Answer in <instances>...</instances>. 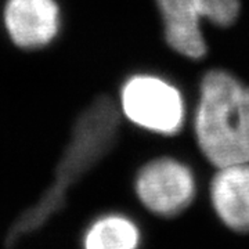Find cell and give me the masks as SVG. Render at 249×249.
Instances as JSON below:
<instances>
[{"mask_svg": "<svg viewBox=\"0 0 249 249\" xmlns=\"http://www.w3.org/2000/svg\"><path fill=\"white\" fill-rule=\"evenodd\" d=\"M194 132L205 158L217 168L249 163V88L224 71L201 82Z\"/></svg>", "mask_w": 249, "mask_h": 249, "instance_id": "cell-1", "label": "cell"}, {"mask_svg": "<svg viewBox=\"0 0 249 249\" xmlns=\"http://www.w3.org/2000/svg\"><path fill=\"white\" fill-rule=\"evenodd\" d=\"M119 127V109L108 97L96 100L80 116L73 140L62 160L55 186L34 209L22 214L11 227L6 247L13 248L22 235L36 230L60 206L65 188L96 165L115 142Z\"/></svg>", "mask_w": 249, "mask_h": 249, "instance_id": "cell-2", "label": "cell"}, {"mask_svg": "<svg viewBox=\"0 0 249 249\" xmlns=\"http://www.w3.org/2000/svg\"><path fill=\"white\" fill-rule=\"evenodd\" d=\"M168 45L191 60L206 54L201 19L229 27L240 14V0H157Z\"/></svg>", "mask_w": 249, "mask_h": 249, "instance_id": "cell-3", "label": "cell"}, {"mask_svg": "<svg viewBox=\"0 0 249 249\" xmlns=\"http://www.w3.org/2000/svg\"><path fill=\"white\" fill-rule=\"evenodd\" d=\"M124 116L145 130L176 134L184 124V101L176 86L155 75H134L121 90Z\"/></svg>", "mask_w": 249, "mask_h": 249, "instance_id": "cell-4", "label": "cell"}, {"mask_svg": "<svg viewBox=\"0 0 249 249\" xmlns=\"http://www.w3.org/2000/svg\"><path fill=\"white\" fill-rule=\"evenodd\" d=\"M136 193L152 213L175 216L194 199L196 180L184 163L173 158H158L145 163L139 172Z\"/></svg>", "mask_w": 249, "mask_h": 249, "instance_id": "cell-5", "label": "cell"}, {"mask_svg": "<svg viewBox=\"0 0 249 249\" xmlns=\"http://www.w3.org/2000/svg\"><path fill=\"white\" fill-rule=\"evenodd\" d=\"M4 24L16 45L36 49L49 45L60 27V10L55 0H9Z\"/></svg>", "mask_w": 249, "mask_h": 249, "instance_id": "cell-6", "label": "cell"}, {"mask_svg": "<svg viewBox=\"0 0 249 249\" xmlns=\"http://www.w3.org/2000/svg\"><path fill=\"white\" fill-rule=\"evenodd\" d=\"M211 198L227 227L249 232V163L219 168L211 184Z\"/></svg>", "mask_w": 249, "mask_h": 249, "instance_id": "cell-7", "label": "cell"}, {"mask_svg": "<svg viewBox=\"0 0 249 249\" xmlns=\"http://www.w3.org/2000/svg\"><path fill=\"white\" fill-rule=\"evenodd\" d=\"M140 231L122 214H106L91 223L83 237V249H137Z\"/></svg>", "mask_w": 249, "mask_h": 249, "instance_id": "cell-8", "label": "cell"}]
</instances>
